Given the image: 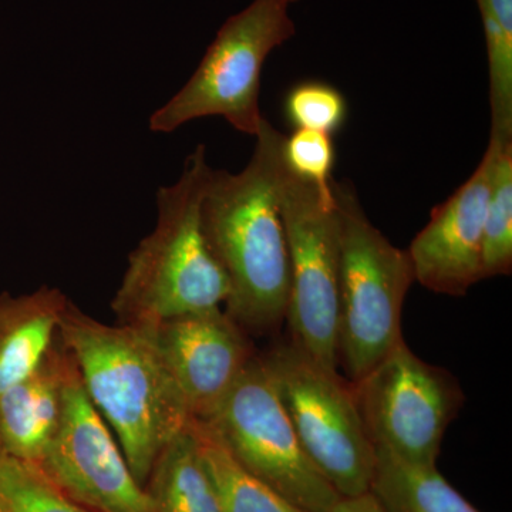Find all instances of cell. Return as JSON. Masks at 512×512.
Returning <instances> with one entry per match:
<instances>
[{
  "label": "cell",
  "mask_w": 512,
  "mask_h": 512,
  "mask_svg": "<svg viewBox=\"0 0 512 512\" xmlns=\"http://www.w3.org/2000/svg\"><path fill=\"white\" fill-rule=\"evenodd\" d=\"M369 493L382 512H481L436 467L416 466L376 450Z\"/></svg>",
  "instance_id": "2e32d148"
},
{
  "label": "cell",
  "mask_w": 512,
  "mask_h": 512,
  "mask_svg": "<svg viewBox=\"0 0 512 512\" xmlns=\"http://www.w3.org/2000/svg\"><path fill=\"white\" fill-rule=\"evenodd\" d=\"M59 332L90 402L119 439L131 473L146 487L158 454L192 420L153 330L107 325L70 301Z\"/></svg>",
  "instance_id": "7a4b0ae2"
},
{
  "label": "cell",
  "mask_w": 512,
  "mask_h": 512,
  "mask_svg": "<svg viewBox=\"0 0 512 512\" xmlns=\"http://www.w3.org/2000/svg\"><path fill=\"white\" fill-rule=\"evenodd\" d=\"M261 359L303 450L319 473L342 498L369 493L376 448L352 383L289 340L269 349Z\"/></svg>",
  "instance_id": "5b68a950"
},
{
  "label": "cell",
  "mask_w": 512,
  "mask_h": 512,
  "mask_svg": "<svg viewBox=\"0 0 512 512\" xmlns=\"http://www.w3.org/2000/svg\"><path fill=\"white\" fill-rule=\"evenodd\" d=\"M284 111L286 120L296 130L320 131L333 136L345 126L349 107L336 87L309 80L289 90Z\"/></svg>",
  "instance_id": "44dd1931"
},
{
  "label": "cell",
  "mask_w": 512,
  "mask_h": 512,
  "mask_svg": "<svg viewBox=\"0 0 512 512\" xmlns=\"http://www.w3.org/2000/svg\"><path fill=\"white\" fill-rule=\"evenodd\" d=\"M37 467L90 511L156 512L109 426L90 402L76 362L67 379L62 421Z\"/></svg>",
  "instance_id": "30bf717a"
},
{
  "label": "cell",
  "mask_w": 512,
  "mask_h": 512,
  "mask_svg": "<svg viewBox=\"0 0 512 512\" xmlns=\"http://www.w3.org/2000/svg\"><path fill=\"white\" fill-rule=\"evenodd\" d=\"M279 208L289 259V342L338 370L340 231L332 191L319 190L285 165Z\"/></svg>",
  "instance_id": "52a82bcc"
},
{
  "label": "cell",
  "mask_w": 512,
  "mask_h": 512,
  "mask_svg": "<svg viewBox=\"0 0 512 512\" xmlns=\"http://www.w3.org/2000/svg\"><path fill=\"white\" fill-rule=\"evenodd\" d=\"M201 423L245 470L302 510L330 512L342 498L303 450L258 353Z\"/></svg>",
  "instance_id": "ba28073f"
},
{
  "label": "cell",
  "mask_w": 512,
  "mask_h": 512,
  "mask_svg": "<svg viewBox=\"0 0 512 512\" xmlns=\"http://www.w3.org/2000/svg\"><path fill=\"white\" fill-rule=\"evenodd\" d=\"M192 424L217 485L222 512H308L252 476L204 423L192 420Z\"/></svg>",
  "instance_id": "e0dca14e"
},
{
  "label": "cell",
  "mask_w": 512,
  "mask_h": 512,
  "mask_svg": "<svg viewBox=\"0 0 512 512\" xmlns=\"http://www.w3.org/2000/svg\"><path fill=\"white\" fill-rule=\"evenodd\" d=\"M282 156L286 168L302 180L315 184L323 192L332 191V173L336 147L332 136L320 131L295 130L286 137Z\"/></svg>",
  "instance_id": "7402d4cb"
},
{
  "label": "cell",
  "mask_w": 512,
  "mask_h": 512,
  "mask_svg": "<svg viewBox=\"0 0 512 512\" xmlns=\"http://www.w3.org/2000/svg\"><path fill=\"white\" fill-rule=\"evenodd\" d=\"M490 74L491 131L512 134V0H477Z\"/></svg>",
  "instance_id": "ac0fdd59"
},
{
  "label": "cell",
  "mask_w": 512,
  "mask_h": 512,
  "mask_svg": "<svg viewBox=\"0 0 512 512\" xmlns=\"http://www.w3.org/2000/svg\"><path fill=\"white\" fill-rule=\"evenodd\" d=\"M73 363L59 332L40 365L0 394V454L35 466L43 460L62 421Z\"/></svg>",
  "instance_id": "4fadbf2b"
},
{
  "label": "cell",
  "mask_w": 512,
  "mask_h": 512,
  "mask_svg": "<svg viewBox=\"0 0 512 512\" xmlns=\"http://www.w3.org/2000/svg\"><path fill=\"white\" fill-rule=\"evenodd\" d=\"M144 488L156 512H222L192 420L165 444Z\"/></svg>",
  "instance_id": "9a60e30c"
},
{
  "label": "cell",
  "mask_w": 512,
  "mask_h": 512,
  "mask_svg": "<svg viewBox=\"0 0 512 512\" xmlns=\"http://www.w3.org/2000/svg\"><path fill=\"white\" fill-rule=\"evenodd\" d=\"M148 328L192 420H207L220 407L256 355L248 333L222 308Z\"/></svg>",
  "instance_id": "7c38bea8"
},
{
  "label": "cell",
  "mask_w": 512,
  "mask_h": 512,
  "mask_svg": "<svg viewBox=\"0 0 512 512\" xmlns=\"http://www.w3.org/2000/svg\"><path fill=\"white\" fill-rule=\"evenodd\" d=\"M295 2H298V0H291V3H295Z\"/></svg>",
  "instance_id": "cb8c5ba5"
},
{
  "label": "cell",
  "mask_w": 512,
  "mask_h": 512,
  "mask_svg": "<svg viewBox=\"0 0 512 512\" xmlns=\"http://www.w3.org/2000/svg\"><path fill=\"white\" fill-rule=\"evenodd\" d=\"M332 194L340 231L338 359L356 383L403 342V306L414 275L407 251L367 218L352 184L333 180Z\"/></svg>",
  "instance_id": "277c9868"
},
{
  "label": "cell",
  "mask_w": 512,
  "mask_h": 512,
  "mask_svg": "<svg viewBox=\"0 0 512 512\" xmlns=\"http://www.w3.org/2000/svg\"><path fill=\"white\" fill-rule=\"evenodd\" d=\"M210 171L201 144L185 160L180 180L158 190L156 228L128 255L111 302L120 325L156 326L227 302V275L201 227V200Z\"/></svg>",
  "instance_id": "3957f363"
},
{
  "label": "cell",
  "mask_w": 512,
  "mask_h": 512,
  "mask_svg": "<svg viewBox=\"0 0 512 512\" xmlns=\"http://www.w3.org/2000/svg\"><path fill=\"white\" fill-rule=\"evenodd\" d=\"M69 302L59 288L46 285L26 295L0 293V394L45 359Z\"/></svg>",
  "instance_id": "5bb4252c"
},
{
  "label": "cell",
  "mask_w": 512,
  "mask_h": 512,
  "mask_svg": "<svg viewBox=\"0 0 512 512\" xmlns=\"http://www.w3.org/2000/svg\"><path fill=\"white\" fill-rule=\"evenodd\" d=\"M512 271V138L504 141L497 165L483 232V279Z\"/></svg>",
  "instance_id": "d6986e66"
},
{
  "label": "cell",
  "mask_w": 512,
  "mask_h": 512,
  "mask_svg": "<svg viewBox=\"0 0 512 512\" xmlns=\"http://www.w3.org/2000/svg\"><path fill=\"white\" fill-rule=\"evenodd\" d=\"M241 173L211 168L201 200V227L227 275L224 311L248 335L274 332L286 320L289 259L279 208L285 136L268 120Z\"/></svg>",
  "instance_id": "6da1fadb"
},
{
  "label": "cell",
  "mask_w": 512,
  "mask_h": 512,
  "mask_svg": "<svg viewBox=\"0 0 512 512\" xmlns=\"http://www.w3.org/2000/svg\"><path fill=\"white\" fill-rule=\"evenodd\" d=\"M291 0H254L231 16L173 99L154 111L150 130L171 133L202 117H224L239 133L256 136L261 72L266 57L295 35Z\"/></svg>",
  "instance_id": "8992f818"
},
{
  "label": "cell",
  "mask_w": 512,
  "mask_h": 512,
  "mask_svg": "<svg viewBox=\"0 0 512 512\" xmlns=\"http://www.w3.org/2000/svg\"><path fill=\"white\" fill-rule=\"evenodd\" d=\"M330 512H382L372 494L367 493L359 497L340 498Z\"/></svg>",
  "instance_id": "603a6c76"
},
{
  "label": "cell",
  "mask_w": 512,
  "mask_h": 512,
  "mask_svg": "<svg viewBox=\"0 0 512 512\" xmlns=\"http://www.w3.org/2000/svg\"><path fill=\"white\" fill-rule=\"evenodd\" d=\"M512 136L491 133L490 143L473 175L443 204L407 249L414 282L431 292L464 296L483 281L485 210L504 141Z\"/></svg>",
  "instance_id": "8fae6325"
},
{
  "label": "cell",
  "mask_w": 512,
  "mask_h": 512,
  "mask_svg": "<svg viewBox=\"0 0 512 512\" xmlns=\"http://www.w3.org/2000/svg\"><path fill=\"white\" fill-rule=\"evenodd\" d=\"M352 387L376 450L437 466L444 434L466 399L456 377L424 362L403 340Z\"/></svg>",
  "instance_id": "9c48e42d"
},
{
  "label": "cell",
  "mask_w": 512,
  "mask_h": 512,
  "mask_svg": "<svg viewBox=\"0 0 512 512\" xmlns=\"http://www.w3.org/2000/svg\"><path fill=\"white\" fill-rule=\"evenodd\" d=\"M0 512H93L53 484L35 464L0 454Z\"/></svg>",
  "instance_id": "ffe728a7"
}]
</instances>
